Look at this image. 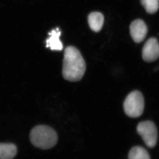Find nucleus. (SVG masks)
<instances>
[{
    "instance_id": "nucleus-12",
    "label": "nucleus",
    "mask_w": 159,
    "mask_h": 159,
    "mask_svg": "<svg viewBox=\"0 0 159 159\" xmlns=\"http://www.w3.org/2000/svg\"><path fill=\"white\" fill-rule=\"evenodd\" d=\"M158 1H159V0H158Z\"/></svg>"
},
{
    "instance_id": "nucleus-4",
    "label": "nucleus",
    "mask_w": 159,
    "mask_h": 159,
    "mask_svg": "<svg viewBox=\"0 0 159 159\" xmlns=\"http://www.w3.org/2000/svg\"><path fill=\"white\" fill-rule=\"evenodd\" d=\"M137 129L147 147L153 148L156 145L158 130L153 122L149 120L141 122L137 126Z\"/></svg>"
},
{
    "instance_id": "nucleus-5",
    "label": "nucleus",
    "mask_w": 159,
    "mask_h": 159,
    "mask_svg": "<svg viewBox=\"0 0 159 159\" xmlns=\"http://www.w3.org/2000/svg\"><path fill=\"white\" fill-rule=\"evenodd\" d=\"M142 57L146 62L154 61L159 57V43L155 38L146 41L142 50Z\"/></svg>"
},
{
    "instance_id": "nucleus-11",
    "label": "nucleus",
    "mask_w": 159,
    "mask_h": 159,
    "mask_svg": "<svg viewBox=\"0 0 159 159\" xmlns=\"http://www.w3.org/2000/svg\"><path fill=\"white\" fill-rule=\"evenodd\" d=\"M158 0H141L142 6L148 14H152L156 12L159 9Z\"/></svg>"
},
{
    "instance_id": "nucleus-8",
    "label": "nucleus",
    "mask_w": 159,
    "mask_h": 159,
    "mask_svg": "<svg viewBox=\"0 0 159 159\" xmlns=\"http://www.w3.org/2000/svg\"><path fill=\"white\" fill-rule=\"evenodd\" d=\"M60 34L61 32L58 28L49 33L50 37L47 39V48H50L53 51H61L63 45L59 39Z\"/></svg>"
},
{
    "instance_id": "nucleus-3",
    "label": "nucleus",
    "mask_w": 159,
    "mask_h": 159,
    "mask_svg": "<svg viewBox=\"0 0 159 159\" xmlns=\"http://www.w3.org/2000/svg\"><path fill=\"white\" fill-rule=\"evenodd\" d=\"M124 109L127 116L132 118L139 117L144 109V99L141 92L134 91L129 94L124 103Z\"/></svg>"
},
{
    "instance_id": "nucleus-9",
    "label": "nucleus",
    "mask_w": 159,
    "mask_h": 159,
    "mask_svg": "<svg viewBox=\"0 0 159 159\" xmlns=\"http://www.w3.org/2000/svg\"><path fill=\"white\" fill-rule=\"evenodd\" d=\"M17 153V147L12 143H0V159H12Z\"/></svg>"
},
{
    "instance_id": "nucleus-2",
    "label": "nucleus",
    "mask_w": 159,
    "mask_h": 159,
    "mask_svg": "<svg viewBox=\"0 0 159 159\" xmlns=\"http://www.w3.org/2000/svg\"><path fill=\"white\" fill-rule=\"evenodd\" d=\"M30 139L35 147L42 149H48L57 144L58 135L52 128L41 125L32 129L30 134Z\"/></svg>"
},
{
    "instance_id": "nucleus-10",
    "label": "nucleus",
    "mask_w": 159,
    "mask_h": 159,
    "mask_svg": "<svg viewBox=\"0 0 159 159\" xmlns=\"http://www.w3.org/2000/svg\"><path fill=\"white\" fill-rule=\"evenodd\" d=\"M128 159H150L148 152L141 146H135L131 149Z\"/></svg>"
},
{
    "instance_id": "nucleus-6",
    "label": "nucleus",
    "mask_w": 159,
    "mask_h": 159,
    "mask_svg": "<svg viewBox=\"0 0 159 159\" xmlns=\"http://www.w3.org/2000/svg\"><path fill=\"white\" fill-rule=\"evenodd\" d=\"M147 26L144 21L137 19L133 21L130 25V33L133 40L136 43L142 42L147 35Z\"/></svg>"
},
{
    "instance_id": "nucleus-7",
    "label": "nucleus",
    "mask_w": 159,
    "mask_h": 159,
    "mask_svg": "<svg viewBox=\"0 0 159 159\" xmlns=\"http://www.w3.org/2000/svg\"><path fill=\"white\" fill-rule=\"evenodd\" d=\"M88 21L92 30L95 32H99L104 24V16L101 12H91L89 15Z\"/></svg>"
},
{
    "instance_id": "nucleus-1",
    "label": "nucleus",
    "mask_w": 159,
    "mask_h": 159,
    "mask_svg": "<svg viewBox=\"0 0 159 159\" xmlns=\"http://www.w3.org/2000/svg\"><path fill=\"white\" fill-rule=\"evenodd\" d=\"M86 70V62L80 51L73 46L66 48L63 60V78L68 81H79L83 78Z\"/></svg>"
}]
</instances>
